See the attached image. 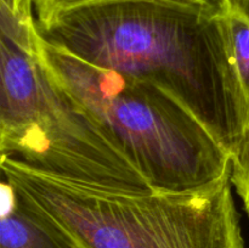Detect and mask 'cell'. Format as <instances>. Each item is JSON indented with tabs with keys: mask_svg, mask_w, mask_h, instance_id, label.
I'll return each instance as SVG.
<instances>
[{
	"mask_svg": "<svg viewBox=\"0 0 249 248\" xmlns=\"http://www.w3.org/2000/svg\"><path fill=\"white\" fill-rule=\"evenodd\" d=\"M34 16L50 45L169 92L232 157L249 104L212 0H89Z\"/></svg>",
	"mask_w": 249,
	"mask_h": 248,
	"instance_id": "1",
	"label": "cell"
},
{
	"mask_svg": "<svg viewBox=\"0 0 249 248\" xmlns=\"http://www.w3.org/2000/svg\"><path fill=\"white\" fill-rule=\"evenodd\" d=\"M1 177L82 248H246L230 177L191 191L79 184L1 157Z\"/></svg>",
	"mask_w": 249,
	"mask_h": 248,
	"instance_id": "2",
	"label": "cell"
},
{
	"mask_svg": "<svg viewBox=\"0 0 249 248\" xmlns=\"http://www.w3.org/2000/svg\"><path fill=\"white\" fill-rule=\"evenodd\" d=\"M36 55L152 190L191 191L231 174V153L179 100L158 85L79 60L44 41Z\"/></svg>",
	"mask_w": 249,
	"mask_h": 248,
	"instance_id": "3",
	"label": "cell"
},
{
	"mask_svg": "<svg viewBox=\"0 0 249 248\" xmlns=\"http://www.w3.org/2000/svg\"><path fill=\"white\" fill-rule=\"evenodd\" d=\"M0 153L79 184L152 190L87 109L49 75L36 48L26 50L1 36Z\"/></svg>",
	"mask_w": 249,
	"mask_h": 248,
	"instance_id": "4",
	"label": "cell"
},
{
	"mask_svg": "<svg viewBox=\"0 0 249 248\" xmlns=\"http://www.w3.org/2000/svg\"><path fill=\"white\" fill-rule=\"evenodd\" d=\"M0 248H82L26 203L4 177L0 182Z\"/></svg>",
	"mask_w": 249,
	"mask_h": 248,
	"instance_id": "5",
	"label": "cell"
},
{
	"mask_svg": "<svg viewBox=\"0 0 249 248\" xmlns=\"http://www.w3.org/2000/svg\"><path fill=\"white\" fill-rule=\"evenodd\" d=\"M229 53L249 104V18L218 5Z\"/></svg>",
	"mask_w": 249,
	"mask_h": 248,
	"instance_id": "6",
	"label": "cell"
},
{
	"mask_svg": "<svg viewBox=\"0 0 249 248\" xmlns=\"http://www.w3.org/2000/svg\"><path fill=\"white\" fill-rule=\"evenodd\" d=\"M230 180L249 216V123L231 157Z\"/></svg>",
	"mask_w": 249,
	"mask_h": 248,
	"instance_id": "7",
	"label": "cell"
},
{
	"mask_svg": "<svg viewBox=\"0 0 249 248\" xmlns=\"http://www.w3.org/2000/svg\"><path fill=\"white\" fill-rule=\"evenodd\" d=\"M84 1H89V0H33L34 15H40L44 14V12L51 11V10L71 6V5L80 4V2ZM182 1L202 2L204 0H182Z\"/></svg>",
	"mask_w": 249,
	"mask_h": 248,
	"instance_id": "8",
	"label": "cell"
},
{
	"mask_svg": "<svg viewBox=\"0 0 249 248\" xmlns=\"http://www.w3.org/2000/svg\"><path fill=\"white\" fill-rule=\"evenodd\" d=\"M0 6L22 18L34 16L33 0H0Z\"/></svg>",
	"mask_w": 249,
	"mask_h": 248,
	"instance_id": "9",
	"label": "cell"
},
{
	"mask_svg": "<svg viewBox=\"0 0 249 248\" xmlns=\"http://www.w3.org/2000/svg\"><path fill=\"white\" fill-rule=\"evenodd\" d=\"M221 6H226L249 18V0H221Z\"/></svg>",
	"mask_w": 249,
	"mask_h": 248,
	"instance_id": "10",
	"label": "cell"
},
{
	"mask_svg": "<svg viewBox=\"0 0 249 248\" xmlns=\"http://www.w3.org/2000/svg\"><path fill=\"white\" fill-rule=\"evenodd\" d=\"M212 1H213L215 5H218V4H220L221 0H212Z\"/></svg>",
	"mask_w": 249,
	"mask_h": 248,
	"instance_id": "11",
	"label": "cell"
}]
</instances>
